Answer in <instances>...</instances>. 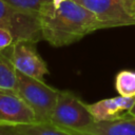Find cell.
<instances>
[{
    "instance_id": "13",
    "label": "cell",
    "mask_w": 135,
    "mask_h": 135,
    "mask_svg": "<svg viewBox=\"0 0 135 135\" xmlns=\"http://www.w3.org/2000/svg\"><path fill=\"white\" fill-rule=\"evenodd\" d=\"M12 7L31 13V14H38L40 8L50 0H3Z\"/></svg>"
},
{
    "instance_id": "6",
    "label": "cell",
    "mask_w": 135,
    "mask_h": 135,
    "mask_svg": "<svg viewBox=\"0 0 135 135\" xmlns=\"http://www.w3.org/2000/svg\"><path fill=\"white\" fill-rule=\"evenodd\" d=\"M93 13L103 28L135 25V19L128 13L123 0H75Z\"/></svg>"
},
{
    "instance_id": "4",
    "label": "cell",
    "mask_w": 135,
    "mask_h": 135,
    "mask_svg": "<svg viewBox=\"0 0 135 135\" xmlns=\"http://www.w3.org/2000/svg\"><path fill=\"white\" fill-rule=\"evenodd\" d=\"M0 26L8 28L17 40L39 42L42 39L38 14L16 9L0 0Z\"/></svg>"
},
{
    "instance_id": "5",
    "label": "cell",
    "mask_w": 135,
    "mask_h": 135,
    "mask_svg": "<svg viewBox=\"0 0 135 135\" xmlns=\"http://www.w3.org/2000/svg\"><path fill=\"white\" fill-rule=\"evenodd\" d=\"M8 53L17 71L41 80L49 74L47 65L37 51L36 42L17 40L8 47Z\"/></svg>"
},
{
    "instance_id": "15",
    "label": "cell",
    "mask_w": 135,
    "mask_h": 135,
    "mask_svg": "<svg viewBox=\"0 0 135 135\" xmlns=\"http://www.w3.org/2000/svg\"><path fill=\"white\" fill-rule=\"evenodd\" d=\"M0 135H28L18 127L14 126H0Z\"/></svg>"
},
{
    "instance_id": "1",
    "label": "cell",
    "mask_w": 135,
    "mask_h": 135,
    "mask_svg": "<svg viewBox=\"0 0 135 135\" xmlns=\"http://www.w3.org/2000/svg\"><path fill=\"white\" fill-rule=\"evenodd\" d=\"M38 18L42 39L55 47L70 45L103 28L95 15L75 0H50L38 12Z\"/></svg>"
},
{
    "instance_id": "10",
    "label": "cell",
    "mask_w": 135,
    "mask_h": 135,
    "mask_svg": "<svg viewBox=\"0 0 135 135\" xmlns=\"http://www.w3.org/2000/svg\"><path fill=\"white\" fill-rule=\"evenodd\" d=\"M17 86V70L9 57L8 47L0 51V88L14 89Z\"/></svg>"
},
{
    "instance_id": "2",
    "label": "cell",
    "mask_w": 135,
    "mask_h": 135,
    "mask_svg": "<svg viewBox=\"0 0 135 135\" xmlns=\"http://www.w3.org/2000/svg\"><path fill=\"white\" fill-rule=\"evenodd\" d=\"M16 91L34 111L37 122L50 123L60 90L46 84L41 79L17 71Z\"/></svg>"
},
{
    "instance_id": "9",
    "label": "cell",
    "mask_w": 135,
    "mask_h": 135,
    "mask_svg": "<svg viewBox=\"0 0 135 135\" xmlns=\"http://www.w3.org/2000/svg\"><path fill=\"white\" fill-rule=\"evenodd\" d=\"M74 135H135V118L126 116L111 121H96L81 130H64Z\"/></svg>"
},
{
    "instance_id": "11",
    "label": "cell",
    "mask_w": 135,
    "mask_h": 135,
    "mask_svg": "<svg viewBox=\"0 0 135 135\" xmlns=\"http://www.w3.org/2000/svg\"><path fill=\"white\" fill-rule=\"evenodd\" d=\"M115 88L117 93L121 96H135V71H120L115 78Z\"/></svg>"
},
{
    "instance_id": "7",
    "label": "cell",
    "mask_w": 135,
    "mask_h": 135,
    "mask_svg": "<svg viewBox=\"0 0 135 135\" xmlns=\"http://www.w3.org/2000/svg\"><path fill=\"white\" fill-rule=\"evenodd\" d=\"M34 111L14 89L0 88V126L36 123Z\"/></svg>"
},
{
    "instance_id": "3",
    "label": "cell",
    "mask_w": 135,
    "mask_h": 135,
    "mask_svg": "<svg viewBox=\"0 0 135 135\" xmlns=\"http://www.w3.org/2000/svg\"><path fill=\"white\" fill-rule=\"evenodd\" d=\"M96 122L85 103L78 95L69 90H60L50 123L62 130H81Z\"/></svg>"
},
{
    "instance_id": "8",
    "label": "cell",
    "mask_w": 135,
    "mask_h": 135,
    "mask_svg": "<svg viewBox=\"0 0 135 135\" xmlns=\"http://www.w3.org/2000/svg\"><path fill=\"white\" fill-rule=\"evenodd\" d=\"M134 100L135 96L124 97L119 95L101 99L94 103H88V109L96 121H111L126 117Z\"/></svg>"
},
{
    "instance_id": "16",
    "label": "cell",
    "mask_w": 135,
    "mask_h": 135,
    "mask_svg": "<svg viewBox=\"0 0 135 135\" xmlns=\"http://www.w3.org/2000/svg\"><path fill=\"white\" fill-rule=\"evenodd\" d=\"M123 3L128 13L135 19V0H123Z\"/></svg>"
},
{
    "instance_id": "14",
    "label": "cell",
    "mask_w": 135,
    "mask_h": 135,
    "mask_svg": "<svg viewBox=\"0 0 135 135\" xmlns=\"http://www.w3.org/2000/svg\"><path fill=\"white\" fill-rule=\"evenodd\" d=\"M15 41H16V38L14 34L8 28L0 26V51H3L9 47Z\"/></svg>"
},
{
    "instance_id": "17",
    "label": "cell",
    "mask_w": 135,
    "mask_h": 135,
    "mask_svg": "<svg viewBox=\"0 0 135 135\" xmlns=\"http://www.w3.org/2000/svg\"><path fill=\"white\" fill-rule=\"evenodd\" d=\"M127 116H130V117H134V118H135V100H134V102H133V105H132L131 109L129 110Z\"/></svg>"
},
{
    "instance_id": "12",
    "label": "cell",
    "mask_w": 135,
    "mask_h": 135,
    "mask_svg": "<svg viewBox=\"0 0 135 135\" xmlns=\"http://www.w3.org/2000/svg\"><path fill=\"white\" fill-rule=\"evenodd\" d=\"M17 127L28 135H74L52 123L36 122V123L23 124V126H17Z\"/></svg>"
}]
</instances>
